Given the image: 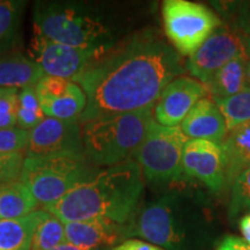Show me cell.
I'll use <instances>...</instances> for the list:
<instances>
[{"label": "cell", "mask_w": 250, "mask_h": 250, "mask_svg": "<svg viewBox=\"0 0 250 250\" xmlns=\"http://www.w3.org/2000/svg\"><path fill=\"white\" fill-rule=\"evenodd\" d=\"M208 93L204 83L189 77H179L165 87L154 107L153 116L164 126H180L191 108Z\"/></svg>", "instance_id": "obj_14"}, {"label": "cell", "mask_w": 250, "mask_h": 250, "mask_svg": "<svg viewBox=\"0 0 250 250\" xmlns=\"http://www.w3.org/2000/svg\"><path fill=\"white\" fill-rule=\"evenodd\" d=\"M187 65L160 31L145 29L112 46L74 80L86 95L80 125L101 116L154 107Z\"/></svg>", "instance_id": "obj_1"}, {"label": "cell", "mask_w": 250, "mask_h": 250, "mask_svg": "<svg viewBox=\"0 0 250 250\" xmlns=\"http://www.w3.org/2000/svg\"><path fill=\"white\" fill-rule=\"evenodd\" d=\"M28 57L43 71L44 76L74 81L92 62L109 50L76 48L52 42L34 31Z\"/></svg>", "instance_id": "obj_9"}, {"label": "cell", "mask_w": 250, "mask_h": 250, "mask_svg": "<svg viewBox=\"0 0 250 250\" xmlns=\"http://www.w3.org/2000/svg\"><path fill=\"white\" fill-rule=\"evenodd\" d=\"M26 158L77 156L85 158L79 120L45 117L29 131Z\"/></svg>", "instance_id": "obj_10"}, {"label": "cell", "mask_w": 250, "mask_h": 250, "mask_svg": "<svg viewBox=\"0 0 250 250\" xmlns=\"http://www.w3.org/2000/svg\"><path fill=\"white\" fill-rule=\"evenodd\" d=\"M34 31L52 42L76 48L110 50L111 33L86 5L39 1L34 6Z\"/></svg>", "instance_id": "obj_5"}, {"label": "cell", "mask_w": 250, "mask_h": 250, "mask_svg": "<svg viewBox=\"0 0 250 250\" xmlns=\"http://www.w3.org/2000/svg\"><path fill=\"white\" fill-rule=\"evenodd\" d=\"M43 76V71L28 55L8 52L0 56V89L21 90L35 87Z\"/></svg>", "instance_id": "obj_17"}, {"label": "cell", "mask_w": 250, "mask_h": 250, "mask_svg": "<svg viewBox=\"0 0 250 250\" xmlns=\"http://www.w3.org/2000/svg\"><path fill=\"white\" fill-rule=\"evenodd\" d=\"M48 213L36 210L20 219L0 220V250H31L34 234Z\"/></svg>", "instance_id": "obj_19"}, {"label": "cell", "mask_w": 250, "mask_h": 250, "mask_svg": "<svg viewBox=\"0 0 250 250\" xmlns=\"http://www.w3.org/2000/svg\"><path fill=\"white\" fill-rule=\"evenodd\" d=\"M183 174L201 181L211 191L226 186L227 158L221 144L205 139H189L182 155Z\"/></svg>", "instance_id": "obj_12"}, {"label": "cell", "mask_w": 250, "mask_h": 250, "mask_svg": "<svg viewBox=\"0 0 250 250\" xmlns=\"http://www.w3.org/2000/svg\"><path fill=\"white\" fill-rule=\"evenodd\" d=\"M208 230L204 208L196 196L173 190L140 205L126 225V240L138 236L164 250H201Z\"/></svg>", "instance_id": "obj_3"}, {"label": "cell", "mask_w": 250, "mask_h": 250, "mask_svg": "<svg viewBox=\"0 0 250 250\" xmlns=\"http://www.w3.org/2000/svg\"><path fill=\"white\" fill-rule=\"evenodd\" d=\"M24 161L23 153H0V183L19 180Z\"/></svg>", "instance_id": "obj_30"}, {"label": "cell", "mask_w": 250, "mask_h": 250, "mask_svg": "<svg viewBox=\"0 0 250 250\" xmlns=\"http://www.w3.org/2000/svg\"><path fill=\"white\" fill-rule=\"evenodd\" d=\"M86 158H24L19 181L43 208L57 203L94 170Z\"/></svg>", "instance_id": "obj_6"}, {"label": "cell", "mask_w": 250, "mask_h": 250, "mask_svg": "<svg viewBox=\"0 0 250 250\" xmlns=\"http://www.w3.org/2000/svg\"><path fill=\"white\" fill-rule=\"evenodd\" d=\"M39 203L19 180L0 183V220L20 219L36 211Z\"/></svg>", "instance_id": "obj_21"}, {"label": "cell", "mask_w": 250, "mask_h": 250, "mask_svg": "<svg viewBox=\"0 0 250 250\" xmlns=\"http://www.w3.org/2000/svg\"><path fill=\"white\" fill-rule=\"evenodd\" d=\"M214 250H250V245L241 237L235 235H225Z\"/></svg>", "instance_id": "obj_31"}, {"label": "cell", "mask_w": 250, "mask_h": 250, "mask_svg": "<svg viewBox=\"0 0 250 250\" xmlns=\"http://www.w3.org/2000/svg\"><path fill=\"white\" fill-rule=\"evenodd\" d=\"M188 139H205L221 144L227 127L220 109L213 100L203 98L196 103L180 124Z\"/></svg>", "instance_id": "obj_16"}, {"label": "cell", "mask_w": 250, "mask_h": 250, "mask_svg": "<svg viewBox=\"0 0 250 250\" xmlns=\"http://www.w3.org/2000/svg\"><path fill=\"white\" fill-rule=\"evenodd\" d=\"M64 242H66L64 223L48 213L34 234L31 250H51Z\"/></svg>", "instance_id": "obj_25"}, {"label": "cell", "mask_w": 250, "mask_h": 250, "mask_svg": "<svg viewBox=\"0 0 250 250\" xmlns=\"http://www.w3.org/2000/svg\"><path fill=\"white\" fill-rule=\"evenodd\" d=\"M144 179L133 159L111 167H95L57 203L44 211L62 223L107 220L127 225L140 208Z\"/></svg>", "instance_id": "obj_2"}, {"label": "cell", "mask_w": 250, "mask_h": 250, "mask_svg": "<svg viewBox=\"0 0 250 250\" xmlns=\"http://www.w3.org/2000/svg\"><path fill=\"white\" fill-rule=\"evenodd\" d=\"M6 90H7V89H0V96H1L2 94H4V93L6 92Z\"/></svg>", "instance_id": "obj_36"}, {"label": "cell", "mask_w": 250, "mask_h": 250, "mask_svg": "<svg viewBox=\"0 0 250 250\" xmlns=\"http://www.w3.org/2000/svg\"><path fill=\"white\" fill-rule=\"evenodd\" d=\"M36 96L45 117L79 120L86 108V95L74 81L43 76L35 86Z\"/></svg>", "instance_id": "obj_13"}, {"label": "cell", "mask_w": 250, "mask_h": 250, "mask_svg": "<svg viewBox=\"0 0 250 250\" xmlns=\"http://www.w3.org/2000/svg\"><path fill=\"white\" fill-rule=\"evenodd\" d=\"M45 118L36 96L35 87L19 90L17 103V126L30 131Z\"/></svg>", "instance_id": "obj_24"}, {"label": "cell", "mask_w": 250, "mask_h": 250, "mask_svg": "<svg viewBox=\"0 0 250 250\" xmlns=\"http://www.w3.org/2000/svg\"><path fill=\"white\" fill-rule=\"evenodd\" d=\"M24 6L20 0H0V56L12 52L20 41Z\"/></svg>", "instance_id": "obj_22"}, {"label": "cell", "mask_w": 250, "mask_h": 250, "mask_svg": "<svg viewBox=\"0 0 250 250\" xmlns=\"http://www.w3.org/2000/svg\"><path fill=\"white\" fill-rule=\"evenodd\" d=\"M250 55L245 49L218 70L205 83L206 90L213 99H226L246 88L247 62Z\"/></svg>", "instance_id": "obj_18"}, {"label": "cell", "mask_w": 250, "mask_h": 250, "mask_svg": "<svg viewBox=\"0 0 250 250\" xmlns=\"http://www.w3.org/2000/svg\"><path fill=\"white\" fill-rule=\"evenodd\" d=\"M153 121V107H149L101 116L81 124L86 160L98 168L111 167L130 160Z\"/></svg>", "instance_id": "obj_4"}, {"label": "cell", "mask_w": 250, "mask_h": 250, "mask_svg": "<svg viewBox=\"0 0 250 250\" xmlns=\"http://www.w3.org/2000/svg\"><path fill=\"white\" fill-rule=\"evenodd\" d=\"M188 140L180 126H164L153 121L132 156L142 170L143 179L155 186L182 179V155Z\"/></svg>", "instance_id": "obj_7"}, {"label": "cell", "mask_w": 250, "mask_h": 250, "mask_svg": "<svg viewBox=\"0 0 250 250\" xmlns=\"http://www.w3.org/2000/svg\"><path fill=\"white\" fill-rule=\"evenodd\" d=\"M245 212H250V168L240 174L230 186L228 218L235 220Z\"/></svg>", "instance_id": "obj_26"}, {"label": "cell", "mask_w": 250, "mask_h": 250, "mask_svg": "<svg viewBox=\"0 0 250 250\" xmlns=\"http://www.w3.org/2000/svg\"><path fill=\"white\" fill-rule=\"evenodd\" d=\"M162 19L166 36L181 56H191L221 24L211 9L188 0H166Z\"/></svg>", "instance_id": "obj_8"}, {"label": "cell", "mask_w": 250, "mask_h": 250, "mask_svg": "<svg viewBox=\"0 0 250 250\" xmlns=\"http://www.w3.org/2000/svg\"><path fill=\"white\" fill-rule=\"evenodd\" d=\"M213 101L223 114L227 132L250 121L249 89L242 90L226 99H213Z\"/></svg>", "instance_id": "obj_23"}, {"label": "cell", "mask_w": 250, "mask_h": 250, "mask_svg": "<svg viewBox=\"0 0 250 250\" xmlns=\"http://www.w3.org/2000/svg\"><path fill=\"white\" fill-rule=\"evenodd\" d=\"M240 232H241L243 240L250 245V212L243 215L239 221Z\"/></svg>", "instance_id": "obj_33"}, {"label": "cell", "mask_w": 250, "mask_h": 250, "mask_svg": "<svg viewBox=\"0 0 250 250\" xmlns=\"http://www.w3.org/2000/svg\"><path fill=\"white\" fill-rule=\"evenodd\" d=\"M107 250H164L160 247L152 245L149 242L142 241L137 239H127L121 242L120 245L112 247Z\"/></svg>", "instance_id": "obj_32"}, {"label": "cell", "mask_w": 250, "mask_h": 250, "mask_svg": "<svg viewBox=\"0 0 250 250\" xmlns=\"http://www.w3.org/2000/svg\"><path fill=\"white\" fill-rule=\"evenodd\" d=\"M245 49L236 30L226 24H220L199 49L189 56L186 64L187 71L205 85L215 72Z\"/></svg>", "instance_id": "obj_11"}, {"label": "cell", "mask_w": 250, "mask_h": 250, "mask_svg": "<svg viewBox=\"0 0 250 250\" xmlns=\"http://www.w3.org/2000/svg\"><path fill=\"white\" fill-rule=\"evenodd\" d=\"M51 250H92V249H87V248H83V247H79L76 245H72V243L64 242Z\"/></svg>", "instance_id": "obj_34"}, {"label": "cell", "mask_w": 250, "mask_h": 250, "mask_svg": "<svg viewBox=\"0 0 250 250\" xmlns=\"http://www.w3.org/2000/svg\"><path fill=\"white\" fill-rule=\"evenodd\" d=\"M221 146L227 158L226 184L230 187L240 174L250 168V121L228 131Z\"/></svg>", "instance_id": "obj_20"}, {"label": "cell", "mask_w": 250, "mask_h": 250, "mask_svg": "<svg viewBox=\"0 0 250 250\" xmlns=\"http://www.w3.org/2000/svg\"><path fill=\"white\" fill-rule=\"evenodd\" d=\"M17 89H7L0 96V130L17 126Z\"/></svg>", "instance_id": "obj_28"}, {"label": "cell", "mask_w": 250, "mask_h": 250, "mask_svg": "<svg viewBox=\"0 0 250 250\" xmlns=\"http://www.w3.org/2000/svg\"><path fill=\"white\" fill-rule=\"evenodd\" d=\"M66 242L92 250H101L120 245L126 240V225L107 220L65 223Z\"/></svg>", "instance_id": "obj_15"}, {"label": "cell", "mask_w": 250, "mask_h": 250, "mask_svg": "<svg viewBox=\"0 0 250 250\" xmlns=\"http://www.w3.org/2000/svg\"><path fill=\"white\" fill-rule=\"evenodd\" d=\"M29 131L14 126L9 129L0 130V153L12 154V153H23L26 151Z\"/></svg>", "instance_id": "obj_27"}, {"label": "cell", "mask_w": 250, "mask_h": 250, "mask_svg": "<svg viewBox=\"0 0 250 250\" xmlns=\"http://www.w3.org/2000/svg\"><path fill=\"white\" fill-rule=\"evenodd\" d=\"M233 7L234 27L250 55V2H239Z\"/></svg>", "instance_id": "obj_29"}, {"label": "cell", "mask_w": 250, "mask_h": 250, "mask_svg": "<svg viewBox=\"0 0 250 250\" xmlns=\"http://www.w3.org/2000/svg\"><path fill=\"white\" fill-rule=\"evenodd\" d=\"M246 88L250 90V57L247 62V77H246Z\"/></svg>", "instance_id": "obj_35"}]
</instances>
